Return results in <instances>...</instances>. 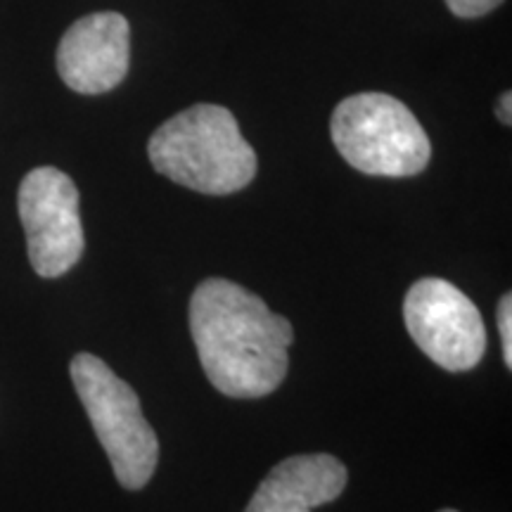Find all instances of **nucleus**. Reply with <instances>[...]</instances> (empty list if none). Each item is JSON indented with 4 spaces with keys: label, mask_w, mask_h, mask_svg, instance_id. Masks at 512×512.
Here are the masks:
<instances>
[{
    "label": "nucleus",
    "mask_w": 512,
    "mask_h": 512,
    "mask_svg": "<svg viewBox=\"0 0 512 512\" xmlns=\"http://www.w3.org/2000/svg\"><path fill=\"white\" fill-rule=\"evenodd\" d=\"M131 27L119 12L76 19L57 46V72L74 93L100 95L126 79Z\"/></svg>",
    "instance_id": "obj_7"
},
{
    "label": "nucleus",
    "mask_w": 512,
    "mask_h": 512,
    "mask_svg": "<svg viewBox=\"0 0 512 512\" xmlns=\"http://www.w3.org/2000/svg\"><path fill=\"white\" fill-rule=\"evenodd\" d=\"M498 332H501V344H503V361L505 366L512 368V297L510 292L503 294V299L498 302Z\"/></svg>",
    "instance_id": "obj_9"
},
{
    "label": "nucleus",
    "mask_w": 512,
    "mask_h": 512,
    "mask_svg": "<svg viewBox=\"0 0 512 512\" xmlns=\"http://www.w3.org/2000/svg\"><path fill=\"white\" fill-rule=\"evenodd\" d=\"M510 102H512V95H510V93H503V95H501V100H498V107H496V114H498V119H501L505 126H510V124H512Z\"/></svg>",
    "instance_id": "obj_11"
},
{
    "label": "nucleus",
    "mask_w": 512,
    "mask_h": 512,
    "mask_svg": "<svg viewBox=\"0 0 512 512\" xmlns=\"http://www.w3.org/2000/svg\"><path fill=\"white\" fill-rule=\"evenodd\" d=\"M17 209L34 271L41 278H60L72 271L86 247L79 188L72 178L55 166L29 171L19 185Z\"/></svg>",
    "instance_id": "obj_5"
},
{
    "label": "nucleus",
    "mask_w": 512,
    "mask_h": 512,
    "mask_svg": "<svg viewBox=\"0 0 512 512\" xmlns=\"http://www.w3.org/2000/svg\"><path fill=\"white\" fill-rule=\"evenodd\" d=\"M439 512H458V510H439Z\"/></svg>",
    "instance_id": "obj_12"
},
{
    "label": "nucleus",
    "mask_w": 512,
    "mask_h": 512,
    "mask_svg": "<svg viewBox=\"0 0 512 512\" xmlns=\"http://www.w3.org/2000/svg\"><path fill=\"white\" fill-rule=\"evenodd\" d=\"M403 320L422 354L451 373L472 370L486 351L482 313L441 278H422L406 294Z\"/></svg>",
    "instance_id": "obj_6"
},
{
    "label": "nucleus",
    "mask_w": 512,
    "mask_h": 512,
    "mask_svg": "<svg viewBox=\"0 0 512 512\" xmlns=\"http://www.w3.org/2000/svg\"><path fill=\"white\" fill-rule=\"evenodd\" d=\"M330 133L339 155L368 176H418L432 157L425 128L387 93H358L339 102Z\"/></svg>",
    "instance_id": "obj_3"
},
{
    "label": "nucleus",
    "mask_w": 512,
    "mask_h": 512,
    "mask_svg": "<svg viewBox=\"0 0 512 512\" xmlns=\"http://www.w3.org/2000/svg\"><path fill=\"white\" fill-rule=\"evenodd\" d=\"M347 479L342 460L328 453L285 458L259 484L245 512H313L337 501Z\"/></svg>",
    "instance_id": "obj_8"
},
{
    "label": "nucleus",
    "mask_w": 512,
    "mask_h": 512,
    "mask_svg": "<svg viewBox=\"0 0 512 512\" xmlns=\"http://www.w3.org/2000/svg\"><path fill=\"white\" fill-rule=\"evenodd\" d=\"M190 332L209 382L230 399H261L290 366L292 323L238 283L209 278L190 299Z\"/></svg>",
    "instance_id": "obj_1"
},
{
    "label": "nucleus",
    "mask_w": 512,
    "mask_h": 512,
    "mask_svg": "<svg viewBox=\"0 0 512 512\" xmlns=\"http://www.w3.org/2000/svg\"><path fill=\"white\" fill-rule=\"evenodd\" d=\"M503 0H446L448 10L460 19H475L489 15L491 10H496Z\"/></svg>",
    "instance_id": "obj_10"
},
{
    "label": "nucleus",
    "mask_w": 512,
    "mask_h": 512,
    "mask_svg": "<svg viewBox=\"0 0 512 512\" xmlns=\"http://www.w3.org/2000/svg\"><path fill=\"white\" fill-rule=\"evenodd\" d=\"M159 174L202 195H233L256 176V152L221 105H192L164 121L147 143Z\"/></svg>",
    "instance_id": "obj_2"
},
{
    "label": "nucleus",
    "mask_w": 512,
    "mask_h": 512,
    "mask_svg": "<svg viewBox=\"0 0 512 512\" xmlns=\"http://www.w3.org/2000/svg\"><path fill=\"white\" fill-rule=\"evenodd\" d=\"M69 370L117 482L128 491L143 489L155 475L159 441L145 420L138 394L93 354H76Z\"/></svg>",
    "instance_id": "obj_4"
}]
</instances>
